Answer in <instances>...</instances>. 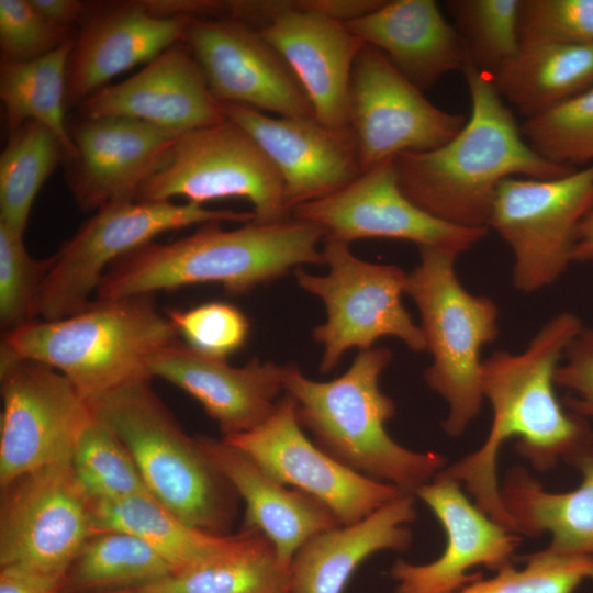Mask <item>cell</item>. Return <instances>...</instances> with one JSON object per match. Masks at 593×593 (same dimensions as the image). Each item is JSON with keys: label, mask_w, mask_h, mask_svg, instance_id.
Listing matches in <instances>:
<instances>
[{"label": "cell", "mask_w": 593, "mask_h": 593, "mask_svg": "<svg viewBox=\"0 0 593 593\" xmlns=\"http://www.w3.org/2000/svg\"><path fill=\"white\" fill-rule=\"evenodd\" d=\"M583 327L577 314L561 312L524 351L497 350L482 360L481 390L492 407L489 434L477 450L443 469L465 485L481 511L512 533L517 529L502 502L496 470L502 445L516 438L518 455L548 471L593 441L588 419L564 410L555 392L556 371Z\"/></svg>", "instance_id": "obj_1"}, {"label": "cell", "mask_w": 593, "mask_h": 593, "mask_svg": "<svg viewBox=\"0 0 593 593\" xmlns=\"http://www.w3.org/2000/svg\"><path fill=\"white\" fill-rule=\"evenodd\" d=\"M462 72L471 101L465 125L437 148L398 155L394 167L402 192L425 212L456 226L489 230L504 179H553L575 169L553 164L529 146L491 74L468 57Z\"/></svg>", "instance_id": "obj_2"}, {"label": "cell", "mask_w": 593, "mask_h": 593, "mask_svg": "<svg viewBox=\"0 0 593 593\" xmlns=\"http://www.w3.org/2000/svg\"><path fill=\"white\" fill-rule=\"evenodd\" d=\"M221 222L199 225L171 243L149 242L114 261L96 300L154 295L199 283H219L232 295L248 293L303 265L324 264L325 231L293 216L271 224L249 222L223 230Z\"/></svg>", "instance_id": "obj_3"}, {"label": "cell", "mask_w": 593, "mask_h": 593, "mask_svg": "<svg viewBox=\"0 0 593 593\" xmlns=\"http://www.w3.org/2000/svg\"><path fill=\"white\" fill-rule=\"evenodd\" d=\"M391 359L388 347L361 350L342 376L329 381L312 380L298 365L286 363L282 388L295 404L300 425L326 454L414 495L447 465L443 455L411 450L388 434L385 425L396 405L380 390L379 379Z\"/></svg>", "instance_id": "obj_4"}, {"label": "cell", "mask_w": 593, "mask_h": 593, "mask_svg": "<svg viewBox=\"0 0 593 593\" xmlns=\"http://www.w3.org/2000/svg\"><path fill=\"white\" fill-rule=\"evenodd\" d=\"M154 295L94 300L54 321L34 320L2 333L0 360H32L66 376L90 402L127 384L150 380L149 362L179 342Z\"/></svg>", "instance_id": "obj_5"}, {"label": "cell", "mask_w": 593, "mask_h": 593, "mask_svg": "<svg viewBox=\"0 0 593 593\" xmlns=\"http://www.w3.org/2000/svg\"><path fill=\"white\" fill-rule=\"evenodd\" d=\"M149 381L90 401L93 413L124 445L159 503L192 527L228 535L238 495L198 438L182 430Z\"/></svg>", "instance_id": "obj_6"}, {"label": "cell", "mask_w": 593, "mask_h": 593, "mask_svg": "<svg viewBox=\"0 0 593 593\" xmlns=\"http://www.w3.org/2000/svg\"><path fill=\"white\" fill-rule=\"evenodd\" d=\"M418 249L421 261L407 273L405 294L419 312L426 350L433 358L424 380L448 405L444 432L458 437L481 410L480 351L499 335V310L490 298L462 287L455 270L460 254L432 246Z\"/></svg>", "instance_id": "obj_7"}, {"label": "cell", "mask_w": 593, "mask_h": 593, "mask_svg": "<svg viewBox=\"0 0 593 593\" xmlns=\"http://www.w3.org/2000/svg\"><path fill=\"white\" fill-rule=\"evenodd\" d=\"M253 220V212L211 210L188 201H124L101 208L53 255L36 320H60L89 307L109 267L160 234L208 222Z\"/></svg>", "instance_id": "obj_8"}, {"label": "cell", "mask_w": 593, "mask_h": 593, "mask_svg": "<svg viewBox=\"0 0 593 593\" xmlns=\"http://www.w3.org/2000/svg\"><path fill=\"white\" fill-rule=\"evenodd\" d=\"M328 272L323 276L298 268V284L317 296L326 309L325 323L313 328V339L323 345L320 371H332L344 354L373 347L387 336L402 340L413 351L426 350L421 326L402 304L407 273L395 265L365 261L349 244L325 238L322 249Z\"/></svg>", "instance_id": "obj_9"}, {"label": "cell", "mask_w": 593, "mask_h": 593, "mask_svg": "<svg viewBox=\"0 0 593 593\" xmlns=\"http://www.w3.org/2000/svg\"><path fill=\"white\" fill-rule=\"evenodd\" d=\"M174 197L202 205L245 199L257 224L292 216L280 174L254 137L228 119L181 134L168 163L144 183L135 201Z\"/></svg>", "instance_id": "obj_10"}, {"label": "cell", "mask_w": 593, "mask_h": 593, "mask_svg": "<svg viewBox=\"0 0 593 593\" xmlns=\"http://www.w3.org/2000/svg\"><path fill=\"white\" fill-rule=\"evenodd\" d=\"M593 208V165L553 179H504L489 230L510 246L513 284L533 293L555 283L572 262L577 228Z\"/></svg>", "instance_id": "obj_11"}, {"label": "cell", "mask_w": 593, "mask_h": 593, "mask_svg": "<svg viewBox=\"0 0 593 593\" xmlns=\"http://www.w3.org/2000/svg\"><path fill=\"white\" fill-rule=\"evenodd\" d=\"M96 532L91 500L70 460L29 472L1 489L0 567L61 583Z\"/></svg>", "instance_id": "obj_12"}, {"label": "cell", "mask_w": 593, "mask_h": 593, "mask_svg": "<svg viewBox=\"0 0 593 593\" xmlns=\"http://www.w3.org/2000/svg\"><path fill=\"white\" fill-rule=\"evenodd\" d=\"M0 488L68 461L93 416L89 401L56 369L32 360H0Z\"/></svg>", "instance_id": "obj_13"}, {"label": "cell", "mask_w": 593, "mask_h": 593, "mask_svg": "<svg viewBox=\"0 0 593 593\" xmlns=\"http://www.w3.org/2000/svg\"><path fill=\"white\" fill-rule=\"evenodd\" d=\"M466 121L434 105L379 49L366 44L359 53L350 77L349 126L362 171L403 153L437 148Z\"/></svg>", "instance_id": "obj_14"}, {"label": "cell", "mask_w": 593, "mask_h": 593, "mask_svg": "<svg viewBox=\"0 0 593 593\" xmlns=\"http://www.w3.org/2000/svg\"><path fill=\"white\" fill-rule=\"evenodd\" d=\"M223 439L247 454L278 482L324 504L340 525L357 523L407 494L393 484L360 474L326 454L305 435L295 404L287 394L259 426Z\"/></svg>", "instance_id": "obj_15"}, {"label": "cell", "mask_w": 593, "mask_h": 593, "mask_svg": "<svg viewBox=\"0 0 593 593\" xmlns=\"http://www.w3.org/2000/svg\"><path fill=\"white\" fill-rule=\"evenodd\" d=\"M292 216L322 227L326 237L350 244L361 238H393L462 254L479 243L488 228H467L438 220L401 190L394 158L362 171L343 189L303 203Z\"/></svg>", "instance_id": "obj_16"}, {"label": "cell", "mask_w": 593, "mask_h": 593, "mask_svg": "<svg viewBox=\"0 0 593 593\" xmlns=\"http://www.w3.org/2000/svg\"><path fill=\"white\" fill-rule=\"evenodd\" d=\"M183 43L220 102L277 116L315 118L293 71L258 30L228 16L191 19Z\"/></svg>", "instance_id": "obj_17"}, {"label": "cell", "mask_w": 593, "mask_h": 593, "mask_svg": "<svg viewBox=\"0 0 593 593\" xmlns=\"http://www.w3.org/2000/svg\"><path fill=\"white\" fill-rule=\"evenodd\" d=\"M68 131L76 147V157L68 163V184L87 212L135 201L183 134L122 116L80 118Z\"/></svg>", "instance_id": "obj_18"}, {"label": "cell", "mask_w": 593, "mask_h": 593, "mask_svg": "<svg viewBox=\"0 0 593 593\" xmlns=\"http://www.w3.org/2000/svg\"><path fill=\"white\" fill-rule=\"evenodd\" d=\"M434 513L446 534V547L434 561L398 560L390 573L396 593H451L483 578L477 566L496 572L511 564L522 538L492 519L443 470L414 494Z\"/></svg>", "instance_id": "obj_19"}, {"label": "cell", "mask_w": 593, "mask_h": 593, "mask_svg": "<svg viewBox=\"0 0 593 593\" xmlns=\"http://www.w3.org/2000/svg\"><path fill=\"white\" fill-rule=\"evenodd\" d=\"M226 118L246 130L280 174L288 209L327 197L362 172L350 128L337 130L315 118L270 116L223 103Z\"/></svg>", "instance_id": "obj_20"}, {"label": "cell", "mask_w": 593, "mask_h": 593, "mask_svg": "<svg viewBox=\"0 0 593 593\" xmlns=\"http://www.w3.org/2000/svg\"><path fill=\"white\" fill-rule=\"evenodd\" d=\"M258 32L293 71L315 119L332 128H350V77L366 43L344 22L289 0H278L275 15Z\"/></svg>", "instance_id": "obj_21"}, {"label": "cell", "mask_w": 593, "mask_h": 593, "mask_svg": "<svg viewBox=\"0 0 593 593\" xmlns=\"http://www.w3.org/2000/svg\"><path fill=\"white\" fill-rule=\"evenodd\" d=\"M80 118L122 116L178 133L225 121L224 104L181 42L150 60L134 76L100 89L79 105Z\"/></svg>", "instance_id": "obj_22"}, {"label": "cell", "mask_w": 593, "mask_h": 593, "mask_svg": "<svg viewBox=\"0 0 593 593\" xmlns=\"http://www.w3.org/2000/svg\"><path fill=\"white\" fill-rule=\"evenodd\" d=\"M190 20L154 16L142 1L88 13L68 57L66 105H80L112 78L183 42Z\"/></svg>", "instance_id": "obj_23"}, {"label": "cell", "mask_w": 593, "mask_h": 593, "mask_svg": "<svg viewBox=\"0 0 593 593\" xmlns=\"http://www.w3.org/2000/svg\"><path fill=\"white\" fill-rule=\"evenodd\" d=\"M149 374L193 396L217 423L223 437L247 433L276 410L282 388L281 366L257 358L243 367L202 355L182 342L149 362Z\"/></svg>", "instance_id": "obj_24"}, {"label": "cell", "mask_w": 593, "mask_h": 593, "mask_svg": "<svg viewBox=\"0 0 593 593\" xmlns=\"http://www.w3.org/2000/svg\"><path fill=\"white\" fill-rule=\"evenodd\" d=\"M197 438L213 466L245 503L242 529L267 537L286 567L290 568L295 553L312 537L340 525L324 504L278 482L223 438Z\"/></svg>", "instance_id": "obj_25"}, {"label": "cell", "mask_w": 593, "mask_h": 593, "mask_svg": "<svg viewBox=\"0 0 593 593\" xmlns=\"http://www.w3.org/2000/svg\"><path fill=\"white\" fill-rule=\"evenodd\" d=\"M366 44L379 49L421 90L463 69L465 43L434 0L384 1L374 11L345 23Z\"/></svg>", "instance_id": "obj_26"}, {"label": "cell", "mask_w": 593, "mask_h": 593, "mask_svg": "<svg viewBox=\"0 0 593 593\" xmlns=\"http://www.w3.org/2000/svg\"><path fill=\"white\" fill-rule=\"evenodd\" d=\"M417 517L414 495L402 494L350 525L326 529L306 541L290 564L292 593H343L370 556L404 551L412 544L409 524Z\"/></svg>", "instance_id": "obj_27"}, {"label": "cell", "mask_w": 593, "mask_h": 593, "mask_svg": "<svg viewBox=\"0 0 593 593\" xmlns=\"http://www.w3.org/2000/svg\"><path fill=\"white\" fill-rule=\"evenodd\" d=\"M567 463L582 475L575 489L551 492L525 468L513 466L500 485L502 502L518 535L547 533L551 539L546 550L593 562V441Z\"/></svg>", "instance_id": "obj_28"}, {"label": "cell", "mask_w": 593, "mask_h": 593, "mask_svg": "<svg viewBox=\"0 0 593 593\" xmlns=\"http://www.w3.org/2000/svg\"><path fill=\"white\" fill-rule=\"evenodd\" d=\"M290 568L270 540L240 530L213 555L148 584L118 593H290Z\"/></svg>", "instance_id": "obj_29"}, {"label": "cell", "mask_w": 593, "mask_h": 593, "mask_svg": "<svg viewBox=\"0 0 593 593\" xmlns=\"http://www.w3.org/2000/svg\"><path fill=\"white\" fill-rule=\"evenodd\" d=\"M493 78L525 119L538 115L593 86V44L521 47Z\"/></svg>", "instance_id": "obj_30"}, {"label": "cell", "mask_w": 593, "mask_h": 593, "mask_svg": "<svg viewBox=\"0 0 593 593\" xmlns=\"http://www.w3.org/2000/svg\"><path fill=\"white\" fill-rule=\"evenodd\" d=\"M74 42L75 37L33 60L0 61V99L7 131L10 134L27 121L43 124L63 144L67 163L76 157L65 122L67 63Z\"/></svg>", "instance_id": "obj_31"}, {"label": "cell", "mask_w": 593, "mask_h": 593, "mask_svg": "<svg viewBox=\"0 0 593 593\" xmlns=\"http://www.w3.org/2000/svg\"><path fill=\"white\" fill-rule=\"evenodd\" d=\"M91 514L96 530H123L141 538L175 571L221 550L234 536L213 535L192 527L148 493L113 501H91Z\"/></svg>", "instance_id": "obj_32"}, {"label": "cell", "mask_w": 593, "mask_h": 593, "mask_svg": "<svg viewBox=\"0 0 593 593\" xmlns=\"http://www.w3.org/2000/svg\"><path fill=\"white\" fill-rule=\"evenodd\" d=\"M175 570L141 538L116 529L96 530L63 580L64 593H118L157 581Z\"/></svg>", "instance_id": "obj_33"}, {"label": "cell", "mask_w": 593, "mask_h": 593, "mask_svg": "<svg viewBox=\"0 0 593 593\" xmlns=\"http://www.w3.org/2000/svg\"><path fill=\"white\" fill-rule=\"evenodd\" d=\"M68 155L43 124L27 121L10 133L0 155V223L23 233L43 183Z\"/></svg>", "instance_id": "obj_34"}, {"label": "cell", "mask_w": 593, "mask_h": 593, "mask_svg": "<svg viewBox=\"0 0 593 593\" xmlns=\"http://www.w3.org/2000/svg\"><path fill=\"white\" fill-rule=\"evenodd\" d=\"M70 463L91 501L150 494L124 445L94 413L76 441Z\"/></svg>", "instance_id": "obj_35"}, {"label": "cell", "mask_w": 593, "mask_h": 593, "mask_svg": "<svg viewBox=\"0 0 593 593\" xmlns=\"http://www.w3.org/2000/svg\"><path fill=\"white\" fill-rule=\"evenodd\" d=\"M452 18L468 59L495 76L521 51V0H449Z\"/></svg>", "instance_id": "obj_36"}, {"label": "cell", "mask_w": 593, "mask_h": 593, "mask_svg": "<svg viewBox=\"0 0 593 593\" xmlns=\"http://www.w3.org/2000/svg\"><path fill=\"white\" fill-rule=\"evenodd\" d=\"M521 131L529 146L553 164L571 168L593 165V86L525 119Z\"/></svg>", "instance_id": "obj_37"}, {"label": "cell", "mask_w": 593, "mask_h": 593, "mask_svg": "<svg viewBox=\"0 0 593 593\" xmlns=\"http://www.w3.org/2000/svg\"><path fill=\"white\" fill-rule=\"evenodd\" d=\"M525 567L512 563L493 578L480 579L451 593H574L584 580H593V562L572 555L542 550L523 556Z\"/></svg>", "instance_id": "obj_38"}, {"label": "cell", "mask_w": 593, "mask_h": 593, "mask_svg": "<svg viewBox=\"0 0 593 593\" xmlns=\"http://www.w3.org/2000/svg\"><path fill=\"white\" fill-rule=\"evenodd\" d=\"M23 233L0 223V324L2 333L36 320L43 281L53 265V255L33 258Z\"/></svg>", "instance_id": "obj_39"}, {"label": "cell", "mask_w": 593, "mask_h": 593, "mask_svg": "<svg viewBox=\"0 0 593 593\" xmlns=\"http://www.w3.org/2000/svg\"><path fill=\"white\" fill-rule=\"evenodd\" d=\"M166 315L187 346L213 358L227 359L240 350L250 333L248 317L227 302L213 301L188 310H169Z\"/></svg>", "instance_id": "obj_40"}, {"label": "cell", "mask_w": 593, "mask_h": 593, "mask_svg": "<svg viewBox=\"0 0 593 593\" xmlns=\"http://www.w3.org/2000/svg\"><path fill=\"white\" fill-rule=\"evenodd\" d=\"M521 47L593 44V0H521Z\"/></svg>", "instance_id": "obj_41"}, {"label": "cell", "mask_w": 593, "mask_h": 593, "mask_svg": "<svg viewBox=\"0 0 593 593\" xmlns=\"http://www.w3.org/2000/svg\"><path fill=\"white\" fill-rule=\"evenodd\" d=\"M70 38V31L45 20L30 0H0L1 61L33 60Z\"/></svg>", "instance_id": "obj_42"}, {"label": "cell", "mask_w": 593, "mask_h": 593, "mask_svg": "<svg viewBox=\"0 0 593 593\" xmlns=\"http://www.w3.org/2000/svg\"><path fill=\"white\" fill-rule=\"evenodd\" d=\"M556 385L570 392L564 406L593 419V328L583 327L568 346L556 371Z\"/></svg>", "instance_id": "obj_43"}, {"label": "cell", "mask_w": 593, "mask_h": 593, "mask_svg": "<svg viewBox=\"0 0 593 593\" xmlns=\"http://www.w3.org/2000/svg\"><path fill=\"white\" fill-rule=\"evenodd\" d=\"M146 10L161 19H219L228 15V1L219 0H142Z\"/></svg>", "instance_id": "obj_44"}, {"label": "cell", "mask_w": 593, "mask_h": 593, "mask_svg": "<svg viewBox=\"0 0 593 593\" xmlns=\"http://www.w3.org/2000/svg\"><path fill=\"white\" fill-rule=\"evenodd\" d=\"M383 2L382 0H296L300 9L314 11L344 23L374 11Z\"/></svg>", "instance_id": "obj_45"}, {"label": "cell", "mask_w": 593, "mask_h": 593, "mask_svg": "<svg viewBox=\"0 0 593 593\" xmlns=\"http://www.w3.org/2000/svg\"><path fill=\"white\" fill-rule=\"evenodd\" d=\"M0 593H64L61 583L15 567H0Z\"/></svg>", "instance_id": "obj_46"}, {"label": "cell", "mask_w": 593, "mask_h": 593, "mask_svg": "<svg viewBox=\"0 0 593 593\" xmlns=\"http://www.w3.org/2000/svg\"><path fill=\"white\" fill-rule=\"evenodd\" d=\"M34 9L53 25L71 31L77 22H83L90 5L79 0H30Z\"/></svg>", "instance_id": "obj_47"}, {"label": "cell", "mask_w": 593, "mask_h": 593, "mask_svg": "<svg viewBox=\"0 0 593 593\" xmlns=\"http://www.w3.org/2000/svg\"><path fill=\"white\" fill-rule=\"evenodd\" d=\"M590 261H593V208L580 222L572 249V262Z\"/></svg>", "instance_id": "obj_48"}, {"label": "cell", "mask_w": 593, "mask_h": 593, "mask_svg": "<svg viewBox=\"0 0 593 593\" xmlns=\"http://www.w3.org/2000/svg\"><path fill=\"white\" fill-rule=\"evenodd\" d=\"M290 593H292V592H290Z\"/></svg>", "instance_id": "obj_49"}]
</instances>
